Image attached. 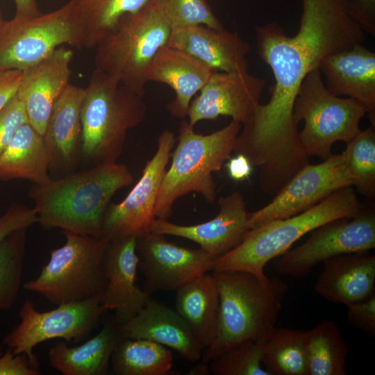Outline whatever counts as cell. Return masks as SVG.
<instances>
[{"label":"cell","mask_w":375,"mask_h":375,"mask_svg":"<svg viewBox=\"0 0 375 375\" xmlns=\"http://www.w3.org/2000/svg\"><path fill=\"white\" fill-rule=\"evenodd\" d=\"M350 0H302L297 33L288 36L276 22L255 28L260 59L275 83L243 124L234 153L245 156L266 176L294 174L308 163L299 139L293 108L301 83L327 56L362 44L365 31L352 17Z\"/></svg>","instance_id":"cell-1"},{"label":"cell","mask_w":375,"mask_h":375,"mask_svg":"<svg viewBox=\"0 0 375 375\" xmlns=\"http://www.w3.org/2000/svg\"><path fill=\"white\" fill-rule=\"evenodd\" d=\"M133 181L128 167L115 162L75 171L43 184L33 183L28 196L42 228L101 237L112 197Z\"/></svg>","instance_id":"cell-2"},{"label":"cell","mask_w":375,"mask_h":375,"mask_svg":"<svg viewBox=\"0 0 375 375\" xmlns=\"http://www.w3.org/2000/svg\"><path fill=\"white\" fill-rule=\"evenodd\" d=\"M219 297L218 331L204 349L202 361L211 360L236 344L260 340L275 327L288 284L277 277L266 281L241 270H213Z\"/></svg>","instance_id":"cell-3"},{"label":"cell","mask_w":375,"mask_h":375,"mask_svg":"<svg viewBox=\"0 0 375 375\" xmlns=\"http://www.w3.org/2000/svg\"><path fill=\"white\" fill-rule=\"evenodd\" d=\"M83 100L81 162L87 167L115 162L128 130L144 120L143 97L95 69Z\"/></svg>","instance_id":"cell-4"},{"label":"cell","mask_w":375,"mask_h":375,"mask_svg":"<svg viewBox=\"0 0 375 375\" xmlns=\"http://www.w3.org/2000/svg\"><path fill=\"white\" fill-rule=\"evenodd\" d=\"M242 124L232 119L223 128L208 135L197 133L188 120H182L178 143L171 153L172 164L166 170L156 199V219H167L180 197L200 194L212 203L216 199L212 173L219 171L233 152Z\"/></svg>","instance_id":"cell-5"},{"label":"cell","mask_w":375,"mask_h":375,"mask_svg":"<svg viewBox=\"0 0 375 375\" xmlns=\"http://www.w3.org/2000/svg\"><path fill=\"white\" fill-rule=\"evenodd\" d=\"M362 207L352 187L341 189L304 212L249 229L240 244L213 260L212 270H241L266 281L267 262L319 226L351 217Z\"/></svg>","instance_id":"cell-6"},{"label":"cell","mask_w":375,"mask_h":375,"mask_svg":"<svg viewBox=\"0 0 375 375\" xmlns=\"http://www.w3.org/2000/svg\"><path fill=\"white\" fill-rule=\"evenodd\" d=\"M172 29L148 1L139 11L123 17L94 47L95 69L144 97L146 75Z\"/></svg>","instance_id":"cell-7"},{"label":"cell","mask_w":375,"mask_h":375,"mask_svg":"<svg viewBox=\"0 0 375 375\" xmlns=\"http://www.w3.org/2000/svg\"><path fill=\"white\" fill-rule=\"evenodd\" d=\"M65 243L50 251L40 274L23 285L56 306L82 301L106 288L104 257L109 241L64 231Z\"/></svg>","instance_id":"cell-8"},{"label":"cell","mask_w":375,"mask_h":375,"mask_svg":"<svg viewBox=\"0 0 375 375\" xmlns=\"http://www.w3.org/2000/svg\"><path fill=\"white\" fill-rule=\"evenodd\" d=\"M367 112L361 102L331 94L319 69L312 70L301 83L293 108L295 124L304 123L298 134L304 153L308 158L326 159L335 142L347 143L358 134Z\"/></svg>","instance_id":"cell-9"},{"label":"cell","mask_w":375,"mask_h":375,"mask_svg":"<svg viewBox=\"0 0 375 375\" xmlns=\"http://www.w3.org/2000/svg\"><path fill=\"white\" fill-rule=\"evenodd\" d=\"M63 44L84 48L82 25L73 1L37 16L15 15L0 31V71H22Z\"/></svg>","instance_id":"cell-10"},{"label":"cell","mask_w":375,"mask_h":375,"mask_svg":"<svg viewBox=\"0 0 375 375\" xmlns=\"http://www.w3.org/2000/svg\"><path fill=\"white\" fill-rule=\"evenodd\" d=\"M102 299L103 293L45 312L38 310L34 303L26 299L19 311L20 322L5 335L3 344L15 353H25L39 362L33 350L41 342L63 339L78 343L92 331L108 311Z\"/></svg>","instance_id":"cell-11"},{"label":"cell","mask_w":375,"mask_h":375,"mask_svg":"<svg viewBox=\"0 0 375 375\" xmlns=\"http://www.w3.org/2000/svg\"><path fill=\"white\" fill-rule=\"evenodd\" d=\"M374 247V210L363 206L351 217L335 219L312 230L303 244L273 259V266L279 274L299 278L331 258Z\"/></svg>","instance_id":"cell-12"},{"label":"cell","mask_w":375,"mask_h":375,"mask_svg":"<svg viewBox=\"0 0 375 375\" xmlns=\"http://www.w3.org/2000/svg\"><path fill=\"white\" fill-rule=\"evenodd\" d=\"M353 186L346 154H332L323 162L308 163L298 171L263 208L248 212L249 229L304 212L334 192Z\"/></svg>","instance_id":"cell-13"},{"label":"cell","mask_w":375,"mask_h":375,"mask_svg":"<svg viewBox=\"0 0 375 375\" xmlns=\"http://www.w3.org/2000/svg\"><path fill=\"white\" fill-rule=\"evenodd\" d=\"M176 142L173 132L163 131L158 138L157 150L145 165L142 176L126 198L109 204L101 237L108 241L151 231L156 220L155 205L159 189Z\"/></svg>","instance_id":"cell-14"},{"label":"cell","mask_w":375,"mask_h":375,"mask_svg":"<svg viewBox=\"0 0 375 375\" xmlns=\"http://www.w3.org/2000/svg\"><path fill=\"white\" fill-rule=\"evenodd\" d=\"M138 268L145 280L143 290L176 291L201 275L212 270L213 260L201 248L192 249L169 242L151 231L136 238Z\"/></svg>","instance_id":"cell-15"},{"label":"cell","mask_w":375,"mask_h":375,"mask_svg":"<svg viewBox=\"0 0 375 375\" xmlns=\"http://www.w3.org/2000/svg\"><path fill=\"white\" fill-rule=\"evenodd\" d=\"M265 85L264 79L248 71L213 72L192 100L188 122L194 126L203 120L228 116L242 125L260 103Z\"/></svg>","instance_id":"cell-16"},{"label":"cell","mask_w":375,"mask_h":375,"mask_svg":"<svg viewBox=\"0 0 375 375\" xmlns=\"http://www.w3.org/2000/svg\"><path fill=\"white\" fill-rule=\"evenodd\" d=\"M218 204V214L206 222L183 226L156 219L151 231L195 242L214 260L240 244L249 230L247 203L240 192L220 197Z\"/></svg>","instance_id":"cell-17"},{"label":"cell","mask_w":375,"mask_h":375,"mask_svg":"<svg viewBox=\"0 0 375 375\" xmlns=\"http://www.w3.org/2000/svg\"><path fill=\"white\" fill-rule=\"evenodd\" d=\"M73 57L72 49L61 46L22 70L16 96L25 107L28 123L42 136L56 102L69 84Z\"/></svg>","instance_id":"cell-18"},{"label":"cell","mask_w":375,"mask_h":375,"mask_svg":"<svg viewBox=\"0 0 375 375\" xmlns=\"http://www.w3.org/2000/svg\"><path fill=\"white\" fill-rule=\"evenodd\" d=\"M85 89L69 84L56 102L43 135L49 172L56 179L76 171L81 165V110Z\"/></svg>","instance_id":"cell-19"},{"label":"cell","mask_w":375,"mask_h":375,"mask_svg":"<svg viewBox=\"0 0 375 375\" xmlns=\"http://www.w3.org/2000/svg\"><path fill=\"white\" fill-rule=\"evenodd\" d=\"M138 264L136 237L109 241L104 257L106 285L102 303L108 311H114V319L120 325L134 317L150 298L136 284Z\"/></svg>","instance_id":"cell-20"},{"label":"cell","mask_w":375,"mask_h":375,"mask_svg":"<svg viewBox=\"0 0 375 375\" xmlns=\"http://www.w3.org/2000/svg\"><path fill=\"white\" fill-rule=\"evenodd\" d=\"M167 45L185 51L212 72L248 71L250 45L224 28L198 24L172 31Z\"/></svg>","instance_id":"cell-21"},{"label":"cell","mask_w":375,"mask_h":375,"mask_svg":"<svg viewBox=\"0 0 375 375\" xmlns=\"http://www.w3.org/2000/svg\"><path fill=\"white\" fill-rule=\"evenodd\" d=\"M124 337L144 339L168 347L186 360L195 362L203 347L176 310L149 298L144 307L121 325Z\"/></svg>","instance_id":"cell-22"},{"label":"cell","mask_w":375,"mask_h":375,"mask_svg":"<svg viewBox=\"0 0 375 375\" xmlns=\"http://www.w3.org/2000/svg\"><path fill=\"white\" fill-rule=\"evenodd\" d=\"M327 90L375 108V53L361 44L326 56L319 65Z\"/></svg>","instance_id":"cell-23"},{"label":"cell","mask_w":375,"mask_h":375,"mask_svg":"<svg viewBox=\"0 0 375 375\" xmlns=\"http://www.w3.org/2000/svg\"><path fill=\"white\" fill-rule=\"evenodd\" d=\"M212 72L185 51L166 44L153 58L146 78L147 82L164 83L173 90L175 97L167 104V109L172 116L184 119L193 97Z\"/></svg>","instance_id":"cell-24"},{"label":"cell","mask_w":375,"mask_h":375,"mask_svg":"<svg viewBox=\"0 0 375 375\" xmlns=\"http://www.w3.org/2000/svg\"><path fill=\"white\" fill-rule=\"evenodd\" d=\"M315 290L327 301L349 304L375 292V256L367 252L340 254L324 262Z\"/></svg>","instance_id":"cell-25"},{"label":"cell","mask_w":375,"mask_h":375,"mask_svg":"<svg viewBox=\"0 0 375 375\" xmlns=\"http://www.w3.org/2000/svg\"><path fill=\"white\" fill-rule=\"evenodd\" d=\"M123 337L121 325L108 319L100 331L85 343L69 347L58 342L48 351L51 367L63 375H106L112 352Z\"/></svg>","instance_id":"cell-26"},{"label":"cell","mask_w":375,"mask_h":375,"mask_svg":"<svg viewBox=\"0 0 375 375\" xmlns=\"http://www.w3.org/2000/svg\"><path fill=\"white\" fill-rule=\"evenodd\" d=\"M176 292V310L203 349L210 347L217 335L219 312L215 276L206 272Z\"/></svg>","instance_id":"cell-27"},{"label":"cell","mask_w":375,"mask_h":375,"mask_svg":"<svg viewBox=\"0 0 375 375\" xmlns=\"http://www.w3.org/2000/svg\"><path fill=\"white\" fill-rule=\"evenodd\" d=\"M17 178L34 184L51 180L44 138L28 122L18 128L0 155V180Z\"/></svg>","instance_id":"cell-28"},{"label":"cell","mask_w":375,"mask_h":375,"mask_svg":"<svg viewBox=\"0 0 375 375\" xmlns=\"http://www.w3.org/2000/svg\"><path fill=\"white\" fill-rule=\"evenodd\" d=\"M110 365L118 375H167L172 372L173 356L162 344L123 336L112 352Z\"/></svg>","instance_id":"cell-29"},{"label":"cell","mask_w":375,"mask_h":375,"mask_svg":"<svg viewBox=\"0 0 375 375\" xmlns=\"http://www.w3.org/2000/svg\"><path fill=\"white\" fill-rule=\"evenodd\" d=\"M307 375H345L349 349L339 328L324 320L306 331Z\"/></svg>","instance_id":"cell-30"},{"label":"cell","mask_w":375,"mask_h":375,"mask_svg":"<svg viewBox=\"0 0 375 375\" xmlns=\"http://www.w3.org/2000/svg\"><path fill=\"white\" fill-rule=\"evenodd\" d=\"M261 342L262 365L270 375H307L306 331L275 326Z\"/></svg>","instance_id":"cell-31"},{"label":"cell","mask_w":375,"mask_h":375,"mask_svg":"<svg viewBox=\"0 0 375 375\" xmlns=\"http://www.w3.org/2000/svg\"><path fill=\"white\" fill-rule=\"evenodd\" d=\"M77 10L83 29V47L92 49L126 15L142 9L149 0H70Z\"/></svg>","instance_id":"cell-32"},{"label":"cell","mask_w":375,"mask_h":375,"mask_svg":"<svg viewBox=\"0 0 375 375\" xmlns=\"http://www.w3.org/2000/svg\"><path fill=\"white\" fill-rule=\"evenodd\" d=\"M27 230L12 232L0 244V311L12 308L20 290Z\"/></svg>","instance_id":"cell-33"},{"label":"cell","mask_w":375,"mask_h":375,"mask_svg":"<svg viewBox=\"0 0 375 375\" xmlns=\"http://www.w3.org/2000/svg\"><path fill=\"white\" fill-rule=\"evenodd\" d=\"M349 171L353 186L362 194L374 197L375 194V133L370 126L346 143Z\"/></svg>","instance_id":"cell-34"},{"label":"cell","mask_w":375,"mask_h":375,"mask_svg":"<svg viewBox=\"0 0 375 375\" xmlns=\"http://www.w3.org/2000/svg\"><path fill=\"white\" fill-rule=\"evenodd\" d=\"M172 31L202 24L224 28L206 0H149Z\"/></svg>","instance_id":"cell-35"},{"label":"cell","mask_w":375,"mask_h":375,"mask_svg":"<svg viewBox=\"0 0 375 375\" xmlns=\"http://www.w3.org/2000/svg\"><path fill=\"white\" fill-rule=\"evenodd\" d=\"M261 339L236 344L211 360L210 372L215 375H270L261 362Z\"/></svg>","instance_id":"cell-36"},{"label":"cell","mask_w":375,"mask_h":375,"mask_svg":"<svg viewBox=\"0 0 375 375\" xmlns=\"http://www.w3.org/2000/svg\"><path fill=\"white\" fill-rule=\"evenodd\" d=\"M28 122L23 103L15 96L0 112V155L18 128Z\"/></svg>","instance_id":"cell-37"},{"label":"cell","mask_w":375,"mask_h":375,"mask_svg":"<svg viewBox=\"0 0 375 375\" xmlns=\"http://www.w3.org/2000/svg\"><path fill=\"white\" fill-rule=\"evenodd\" d=\"M38 222V217L33 208L13 203L0 216V244L12 232L28 228Z\"/></svg>","instance_id":"cell-38"},{"label":"cell","mask_w":375,"mask_h":375,"mask_svg":"<svg viewBox=\"0 0 375 375\" xmlns=\"http://www.w3.org/2000/svg\"><path fill=\"white\" fill-rule=\"evenodd\" d=\"M347 306L349 323L370 337L375 335V292Z\"/></svg>","instance_id":"cell-39"},{"label":"cell","mask_w":375,"mask_h":375,"mask_svg":"<svg viewBox=\"0 0 375 375\" xmlns=\"http://www.w3.org/2000/svg\"><path fill=\"white\" fill-rule=\"evenodd\" d=\"M39 362L31 360L25 353H15L0 345V375H39Z\"/></svg>","instance_id":"cell-40"},{"label":"cell","mask_w":375,"mask_h":375,"mask_svg":"<svg viewBox=\"0 0 375 375\" xmlns=\"http://www.w3.org/2000/svg\"><path fill=\"white\" fill-rule=\"evenodd\" d=\"M22 76L19 69L0 71V112L16 96Z\"/></svg>","instance_id":"cell-41"},{"label":"cell","mask_w":375,"mask_h":375,"mask_svg":"<svg viewBox=\"0 0 375 375\" xmlns=\"http://www.w3.org/2000/svg\"><path fill=\"white\" fill-rule=\"evenodd\" d=\"M353 15L366 31L375 28V0H351Z\"/></svg>","instance_id":"cell-42"},{"label":"cell","mask_w":375,"mask_h":375,"mask_svg":"<svg viewBox=\"0 0 375 375\" xmlns=\"http://www.w3.org/2000/svg\"><path fill=\"white\" fill-rule=\"evenodd\" d=\"M226 168L231 179L235 181H243L250 177L253 165L245 156L235 154L233 157L228 158Z\"/></svg>","instance_id":"cell-43"},{"label":"cell","mask_w":375,"mask_h":375,"mask_svg":"<svg viewBox=\"0 0 375 375\" xmlns=\"http://www.w3.org/2000/svg\"><path fill=\"white\" fill-rule=\"evenodd\" d=\"M16 5V15L22 16H37L40 12L36 0H14Z\"/></svg>","instance_id":"cell-44"},{"label":"cell","mask_w":375,"mask_h":375,"mask_svg":"<svg viewBox=\"0 0 375 375\" xmlns=\"http://www.w3.org/2000/svg\"><path fill=\"white\" fill-rule=\"evenodd\" d=\"M206 365L207 363L202 362L192 369L190 371L191 373H189V374H208L210 372V369Z\"/></svg>","instance_id":"cell-45"},{"label":"cell","mask_w":375,"mask_h":375,"mask_svg":"<svg viewBox=\"0 0 375 375\" xmlns=\"http://www.w3.org/2000/svg\"><path fill=\"white\" fill-rule=\"evenodd\" d=\"M5 21L3 20V18H2V15H1V12L0 11V31L4 24Z\"/></svg>","instance_id":"cell-46"}]
</instances>
